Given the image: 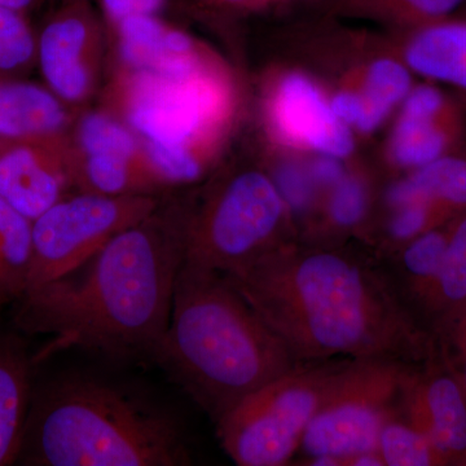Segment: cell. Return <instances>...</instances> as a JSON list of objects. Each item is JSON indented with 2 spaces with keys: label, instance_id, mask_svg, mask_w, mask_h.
<instances>
[{
  "label": "cell",
  "instance_id": "1",
  "mask_svg": "<svg viewBox=\"0 0 466 466\" xmlns=\"http://www.w3.org/2000/svg\"><path fill=\"white\" fill-rule=\"evenodd\" d=\"M299 363L388 359L420 364L440 346L383 262L287 242L227 276Z\"/></svg>",
  "mask_w": 466,
  "mask_h": 466
},
{
  "label": "cell",
  "instance_id": "2",
  "mask_svg": "<svg viewBox=\"0 0 466 466\" xmlns=\"http://www.w3.org/2000/svg\"><path fill=\"white\" fill-rule=\"evenodd\" d=\"M192 205L159 202L75 271L25 291L15 324L50 341L34 363L81 349L112 360L149 358L170 320Z\"/></svg>",
  "mask_w": 466,
  "mask_h": 466
},
{
  "label": "cell",
  "instance_id": "3",
  "mask_svg": "<svg viewBox=\"0 0 466 466\" xmlns=\"http://www.w3.org/2000/svg\"><path fill=\"white\" fill-rule=\"evenodd\" d=\"M149 358L214 422L299 364L226 275L186 263Z\"/></svg>",
  "mask_w": 466,
  "mask_h": 466
},
{
  "label": "cell",
  "instance_id": "4",
  "mask_svg": "<svg viewBox=\"0 0 466 466\" xmlns=\"http://www.w3.org/2000/svg\"><path fill=\"white\" fill-rule=\"evenodd\" d=\"M16 462L186 466L193 452L173 410L124 383L70 373L34 386Z\"/></svg>",
  "mask_w": 466,
  "mask_h": 466
},
{
  "label": "cell",
  "instance_id": "5",
  "mask_svg": "<svg viewBox=\"0 0 466 466\" xmlns=\"http://www.w3.org/2000/svg\"><path fill=\"white\" fill-rule=\"evenodd\" d=\"M349 360L299 363L244 398L216 422L227 455L238 466L289 465Z\"/></svg>",
  "mask_w": 466,
  "mask_h": 466
},
{
  "label": "cell",
  "instance_id": "6",
  "mask_svg": "<svg viewBox=\"0 0 466 466\" xmlns=\"http://www.w3.org/2000/svg\"><path fill=\"white\" fill-rule=\"evenodd\" d=\"M287 201L278 184L258 170L233 175L200 210L192 207L186 265L226 276L240 274L287 244Z\"/></svg>",
  "mask_w": 466,
  "mask_h": 466
},
{
  "label": "cell",
  "instance_id": "7",
  "mask_svg": "<svg viewBox=\"0 0 466 466\" xmlns=\"http://www.w3.org/2000/svg\"><path fill=\"white\" fill-rule=\"evenodd\" d=\"M410 366L388 359H350L309 422L299 451L302 464L377 450L383 425L400 410Z\"/></svg>",
  "mask_w": 466,
  "mask_h": 466
},
{
  "label": "cell",
  "instance_id": "8",
  "mask_svg": "<svg viewBox=\"0 0 466 466\" xmlns=\"http://www.w3.org/2000/svg\"><path fill=\"white\" fill-rule=\"evenodd\" d=\"M153 195L82 192L61 198L33 220V263L27 290L75 271L115 238L158 208Z\"/></svg>",
  "mask_w": 466,
  "mask_h": 466
},
{
  "label": "cell",
  "instance_id": "9",
  "mask_svg": "<svg viewBox=\"0 0 466 466\" xmlns=\"http://www.w3.org/2000/svg\"><path fill=\"white\" fill-rule=\"evenodd\" d=\"M217 103L216 88L204 73L174 79L130 70L124 82L126 121L147 143L189 148Z\"/></svg>",
  "mask_w": 466,
  "mask_h": 466
},
{
  "label": "cell",
  "instance_id": "10",
  "mask_svg": "<svg viewBox=\"0 0 466 466\" xmlns=\"http://www.w3.org/2000/svg\"><path fill=\"white\" fill-rule=\"evenodd\" d=\"M103 29L88 0H63L36 34V66L52 92L82 103L96 84Z\"/></svg>",
  "mask_w": 466,
  "mask_h": 466
},
{
  "label": "cell",
  "instance_id": "11",
  "mask_svg": "<svg viewBox=\"0 0 466 466\" xmlns=\"http://www.w3.org/2000/svg\"><path fill=\"white\" fill-rule=\"evenodd\" d=\"M400 410L431 438L447 466H466V390L441 349L408 368Z\"/></svg>",
  "mask_w": 466,
  "mask_h": 466
},
{
  "label": "cell",
  "instance_id": "12",
  "mask_svg": "<svg viewBox=\"0 0 466 466\" xmlns=\"http://www.w3.org/2000/svg\"><path fill=\"white\" fill-rule=\"evenodd\" d=\"M69 183H75V165L63 137L0 139V198L24 217H41L66 198Z\"/></svg>",
  "mask_w": 466,
  "mask_h": 466
},
{
  "label": "cell",
  "instance_id": "13",
  "mask_svg": "<svg viewBox=\"0 0 466 466\" xmlns=\"http://www.w3.org/2000/svg\"><path fill=\"white\" fill-rule=\"evenodd\" d=\"M274 119L290 142L342 158L354 149L349 126L334 115L330 104L309 78L290 75L283 79L274 103Z\"/></svg>",
  "mask_w": 466,
  "mask_h": 466
},
{
  "label": "cell",
  "instance_id": "14",
  "mask_svg": "<svg viewBox=\"0 0 466 466\" xmlns=\"http://www.w3.org/2000/svg\"><path fill=\"white\" fill-rule=\"evenodd\" d=\"M115 30L128 69L174 79L202 75L192 39L161 23L156 15H130Z\"/></svg>",
  "mask_w": 466,
  "mask_h": 466
},
{
  "label": "cell",
  "instance_id": "15",
  "mask_svg": "<svg viewBox=\"0 0 466 466\" xmlns=\"http://www.w3.org/2000/svg\"><path fill=\"white\" fill-rule=\"evenodd\" d=\"M394 137L392 158L404 167L419 168L441 157L451 134L446 100L437 88L421 86L408 94Z\"/></svg>",
  "mask_w": 466,
  "mask_h": 466
},
{
  "label": "cell",
  "instance_id": "16",
  "mask_svg": "<svg viewBox=\"0 0 466 466\" xmlns=\"http://www.w3.org/2000/svg\"><path fill=\"white\" fill-rule=\"evenodd\" d=\"M67 124L66 104L50 88L24 78L0 79V139H58Z\"/></svg>",
  "mask_w": 466,
  "mask_h": 466
},
{
  "label": "cell",
  "instance_id": "17",
  "mask_svg": "<svg viewBox=\"0 0 466 466\" xmlns=\"http://www.w3.org/2000/svg\"><path fill=\"white\" fill-rule=\"evenodd\" d=\"M34 366L20 336L0 329V466L16 464L32 403Z\"/></svg>",
  "mask_w": 466,
  "mask_h": 466
},
{
  "label": "cell",
  "instance_id": "18",
  "mask_svg": "<svg viewBox=\"0 0 466 466\" xmlns=\"http://www.w3.org/2000/svg\"><path fill=\"white\" fill-rule=\"evenodd\" d=\"M466 309V211L453 219L440 274L415 309L422 327L440 342Z\"/></svg>",
  "mask_w": 466,
  "mask_h": 466
},
{
  "label": "cell",
  "instance_id": "19",
  "mask_svg": "<svg viewBox=\"0 0 466 466\" xmlns=\"http://www.w3.org/2000/svg\"><path fill=\"white\" fill-rule=\"evenodd\" d=\"M406 60L419 75L466 90V24L425 25L410 39Z\"/></svg>",
  "mask_w": 466,
  "mask_h": 466
},
{
  "label": "cell",
  "instance_id": "20",
  "mask_svg": "<svg viewBox=\"0 0 466 466\" xmlns=\"http://www.w3.org/2000/svg\"><path fill=\"white\" fill-rule=\"evenodd\" d=\"M453 219L417 236L391 256L389 274L413 314L440 274Z\"/></svg>",
  "mask_w": 466,
  "mask_h": 466
},
{
  "label": "cell",
  "instance_id": "21",
  "mask_svg": "<svg viewBox=\"0 0 466 466\" xmlns=\"http://www.w3.org/2000/svg\"><path fill=\"white\" fill-rule=\"evenodd\" d=\"M417 200L433 201L452 213L466 211V159L441 156L424 167L415 168L389 193L394 207Z\"/></svg>",
  "mask_w": 466,
  "mask_h": 466
},
{
  "label": "cell",
  "instance_id": "22",
  "mask_svg": "<svg viewBox=\"0 0 466 466\" xmlns=\"http://www.w3.org/2000/svg\"><path fill=\"white\" fill-rule=\"evenodd\" d=\"M33 263V220L0 198V308L25 294Z\"/></svg>",
  "mask_w": 466,
  "mask_h": 466
},
{
  "label": "cell",
  "instance_id": "23",
  "mask_svg": "<svg viewBox=\"0 0 466 466\" xmlns=\"http://www.w3.org/2000/svg\"><path fill=\"white\" fill-rule=\"evenodd\" d=\"M385 466H447L431 438L398 410L386 421L377 441Z\"/></svg>",
  "mask_w": 466,
  "mask_h": 466
},
{
  "label": "cell",
  "instance_id": "24",
  "mask_svg": "<svg viewBox=\"0 0 466 466\" xmlns=\"http://www.w3.org/2000/svg\"><path fill=\"white\" fill-rule=\"evenodd\" d=\"M410 92V76L406 66L391 58L377 60L368 69L361 92L367 106L366 133L382 124L392 106L403 101Z\"/></svg>",
  "mask_w": 466,
  "mask_h": 466
},
{
  "label": "cell",
  "instance_id": "25",
  "mask_svg": "<svg viewBox=\"0 0 466 466\" xmlns=\"http://www.w3.org/2000/svg\"><path fill=\"white\" fill-rule=\"evenodd\" d=\"M78 152L75 156L91 155H144L142 143L124 122L106 113L91 112L82 116L76 127Z\"/></svg>",
  "mask_w": 466,
  "mask_h": 466
},
{
  "label": "cell",
  "instance_id": "26",
  "mask_svg": "<svg viewBox=\"0 0 466 466\" xmlns=\"http://www.w3.org/2000/svg\"><path fill=\"white\" fill-rule=\"evenodd\" d=\"M36 66V34L27 15L0 7V79H20Z\"/></svg>",
  "mask_w": 466,
  "mask_h": 466
},
{
  "label": "cell",
  "instance_id": "27",
  "mask_svg": "<svg viewBox=\"0 0 466 466\" xmlns=\"http://www.w3.org/2000/svg\"><path fill=\"white\" fill-rule=\"evenodd\" d=\"M394 208V214L388 223L389 244L392 254L417 236L458 217L429 200L410 201Z\"/></svg>",
  "mask_w": 466,
  "mask_h": 466
},
{
  "label": "cell",
  "instance_id": "28",
  "mask_svg": "<svg viewBox=\"0 0 466 466\" xmlns=\"http://www.w3.org/2000/svg\"><path fill=\"white\" fill-rule=\"evenodd\" d=\"M462 2L464 0H339V5L351 11L372 12L431 25L449 16Z\"/></svg>",
  "mask_w": 466,
  "mask_h": 466
},
{
  "label": "cell",
  "instance_id": "29",
  "mask_svg": "<svg viewBox=\"0 0 466 466\" xmlns=\"http://www.w3.org/2000/svg\"><path fill=\"white\" fill-rule=\"evenodd\" d=\"M368 208V193L360 179L343 175L333 184L328 200V218L341 229L352 228L361 223Z\"/></svg>",
  "mask_w": 466,
  "mask_h": 466
},
{
  "label": "cell",
  "instance_id": "30",
  "mask_svg": "<svg viewBox=\"0 0 466 466\" xmlns=\"http://www.w3.org/2000/svg\"><path fill=\"white\" fill-rule=\"evenodd\" d=\"M438 346L458 372L466 390V309L438 342Z\"/></svg>",
  "mask_w": 466,
  "mask_h": 466
},
{
  "label": "cell",
  "instance_id": "31",
  "mask_svg": "<svg viewBox=\"0 0 466 466\" xmlns=\"http://www.w3.org/2000/svg\"><path fill=\"white\" fill-rule=\"evenodd\" d=\"M330 108L339 121L346 126H354L366 133L367 106L361 94L343 91L337 94L330 101Z\"/></svg>",
  "mask_w": 466,
  "mask_h": 466
},
{
  "label": "cell",
  "instance_id": "32",
  "mask_svg": "<svg viewBox=\"0 0 466 466\" xmlns=\"http://www.w3.org/2000/svg\"><path fill=\"white\" fill-rule=\"evenodd\" d=\"M314 173L321 182L333 184L339 182L343 177L342 168L339 167L337 158L325 156L315 164Z\"/></svg>",
  "mask_w": 466,
  "mask_h": 466
},
{
  "label": "cell",
  "instance_id": "33",
  "mask_svg": "<svg viewBox=\"0 0 466 466\" xmlns=\"http://www.w3.org/2000/svg\"><path fill=\"white\" fill-rule=\"evenodd\" d=\"M45 2L46 0H0V7L14 9L27 15Z\"/></svg>",
  "mask_w": 466,
  "mask_h": 466
}]
</instances>
